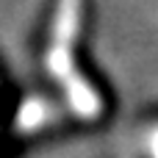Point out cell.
Returning a JSON list of instances; mask_svg holds the SVG:
<instances>
[{
    "instance_id": "obj_1",
    "label": "cell",
    "mask_w": 158,
    "mask_h": 158,
    "mask_svg": "<svg viewBox=\"0 0 158 158\" xmlns=\"http://www.w3.org/2000/svg\"><path fill=\"white\" fill-rule=\"evenodd\" d=\"M75 19H78V3L75 0H64L61 8H58V19H56V44L50 47L47 53V64L53 69V75L67 86V94H69V103L78 114L83 117H92L97 114L100 103H97V94L75 75L72 69V36H75Z\"/></svg>"
},
{
    "instance_id": "obj_2",
    "label": "cell",
    "mask_w": 158,
    "mask_h": 158,
    "mask_svg": "<svg viewBox=\"0 0 158 158\" xmlns=\"http://www.w3.org/2000/svg\"><path fill=\"white\" fill-rule=\"evenodd\" d=\"M153 150H156V158H158V131L153 133Z\"/></svg>"
}]
</instances>
